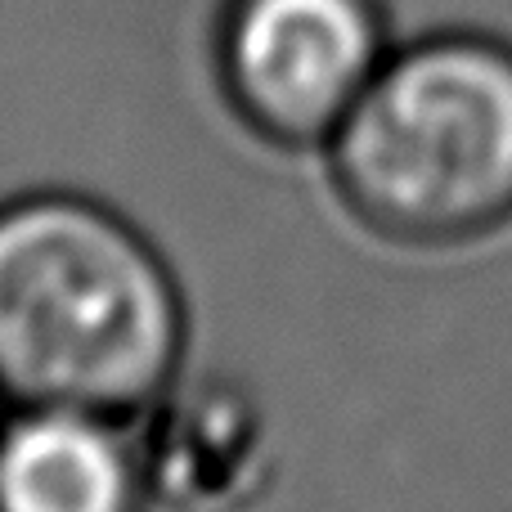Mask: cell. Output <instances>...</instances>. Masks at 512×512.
I'll list each match as a JSON object with an SVG mask.
<instances>
[{
    "instance_id": "5b68a950",
    "label": "cell",
    "mask_w": 512,
    "mask_h": 512,
    "mask_svg": "<svg viewBox=\"0 0 512 512\" xmlns=\"http://www.w3.org/2000/svg\"><path fill=\"white\" fill-rule=\"evenodd\" d=\"M153 504L140 441L122 418L18 405L0 423V512H144Z\"/></svg>"
},
{
    "instance_id": "7a4b0ae2",
    "label": "cell",
    "mask_w": 512,
    "mask_h": 512,
    "mask_svg": "<svg viewBox=\"0 0 512 512\" xmlns=\"http://www.w3.org/2000/svg\"><path fill=\"white\" fill-rule=\"evenodd\" d=\"M360 225L409 248H459L512 225V45L432 32L391 50L328 140Z\"/></svg>"
},
{
    "instance_id": "277c9868",
    "label": "cell",
    "mask_w": 512,
    "mask_h": 512,
    "mask_svg": "<svg viewBox=\"0 0 512 512\" xmlns=\"http://www.w3.org/2000/svg\"><path fill=\"white\" fill-rule=\"evenodd\" d=\"M140 441L153 504L171 512H248L270 490L274 441L265 409L230 378L171 387Z\"/></svg>"
},
{
    "instance_id": "6da1fadb",
    "label": "cell",
    "mask_w": 512,
    "mask_h": 512,
    "mask_svg": "<svg viewBox=\"0 0 512 512\" xmlns=\"http://www.w3.org/2000/svg\"><path fill=\"white\" fill-rule=\"evenodd\" d=\"M189 315L171 265L81 194L0 203V387L18 405L131 418L180 373Z\"/></svg>"
},
{
    "instance_id": "8992f818",
    "label": "cell",
    "mask_w": 512,
    "mask_h": 512,
    "mask_svg": "<svg viewBox=\"0 0 512 512\" xmlns=\"http://www.w3.org/2000/svg\"><path fill=\"white\" fill-rule=\"evenodd\" d=\"M5 400H9V396H5V387H0V423H5Z\"/></svg>"
},
{
    "instance_id": "3957f363",
    "label": "cell",
    "mask_w": 512,
    "mask_h": 512,
    "mask_svg": "<svg viewBox=\"0 0 512 512\" xmlns=\"http://www.w3.org/2000/svg\"><path fill=\"white\" fill-rule=\"evenodd\" d=\"M387 54L382 0H225L216 18L225 99L279 149L333 140Z\"/></svg>"
}]
</instances>
